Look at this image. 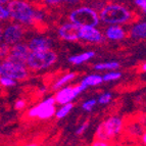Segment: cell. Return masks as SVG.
Segmentation results:
<instances>
[{
  "label": "cell",
  "instance_id": "cell-14",
  "mask_svg": "<svg viewBox=\"0 0 146 146\" xmlns=\"http://www.w3.org/2000/svg\"><path fill=\"white\" fill-rule=\"evenodd\" d=\"M30 51L32 52H41L48 50L51 47V41L46 38H34L30 41L29 45Z\"/></svg>",
  "mask_w": 146,
  "mask_h": 146
},
{
  "label": "cell",
  "instance_id": "cell-7",
  "mask_svg": "<svg viewBox=\"0 0 146 146\" xmlns=\"http://www.w3.org/2000/svg\"><path fill=\"white\" fill-rule=\"evenodd\" d=\"M0 68H1V76L3 77H7L15 81H24L29 78V68L23 64L4 60L0 64Z\"/></svg>",
  "mask_w": 146,
  "mask_h": 146
},
{
  "label": "cell",
  "instance_id": "cell-37",
  "mask_svg": "<svg viewBox=\"0 0 146 146\" xmlns=\"http://www.w3.org/2000/svg\"><path fill=\"white\" fill-rule=\"evenodd\" d=\"M24 146H38L37 144H26V145H24Z\"/></svg>",
  "mask_w": 146,
  "mask_h": 146
},
{
  "label": "cell",
  "instance_id": "cell-17",
  "mask_svg": "<svg viewBox=\"0 0 146 146\" xmlns=\"http://www.w3.org/2000/svg\"><path fill=\"white\" fill-rule=\"evenodd\" d=\"M131 36L133 38H137V39L146 38V22L140 23L132 28Z\"/></svg>",
  "mask_w": 146,
  "mask_h": 146
},
{
  "label": "cell",
  "instance_id": "cell-6",
  "mask_svg": "<svg viewBox=\"0 0 146 146\" xmlns=\"http://www.w3.org/2000/svg\"><path fill=\"white\" fill-rule=\"evenodd\" d=\"M70 21L80 27H96L99 24V15L93 8L82 6L70 15Z\"/></svg>",
  "mask_w": 146,
  "mask_h": 146
},
{
  "label": "cell",
  "instance_id": "cell-21",
  "mask_svg": "<svg viewBox=\"0 0 146 146\" xmlns=\"http://www.w3.org/2000/svg\"><path fill=\"white\" fill-rule=\"evenodd\" d=\"M73 107H74V104L72 102H68V103H66V104H63V106L61 107L60 110H57V111L55 112L56 117H57V119H62V117H64L66 115H68V112L71 111Z\"/></svg>",
  "mask_w": 146,
  "mask_h": 146
},
{
  "label": "cell",
  "instance_id": "cell-30",
  "mask_svg": "<svg viewBox=\"0 0 146 146\" xmlns=\"http://www.w3.org/2000/svg\"><path fill=\"white\" fill-rule=\"evenodd\" d=\"M111 146H138V145H132V144H127V143H125V142H119V141H117V142H113V143L111 144Z\"/></svg>",
  "mask_w": 146,
  "mask_h": 146
},
{
  "label": "cell",
  "instance_id": "cell-9",
  "mask_svg": "<svg viewBox=\"0 0 146 146\" xmlns=\"http://www.w3.org/2000/svg\"><path fill=\"white\" fill-rule=\"evenodd\" d=\"M86 88H87V86H85L82 83L76 86L63 88L55 94V96H54L55 101L58 104H66V103L71 102L74 98L77 97L82 91L85 90Z\"/></svg>",
  "mask_w": 146,
  "mask_h": 146
},
{
  "label": "cell",
  "instance_id": "cell-12",
  "mask_svg": "<svg viewBox=\"0 0 146 146\" xmlns=\"http://www.w3.org/2000/svg\"><path fill=\"white\" fill-rule=\"evenodd\" d=\"M81 27L73 23H66L58 29V35L66 41H77L80 40Z\"/></svg>",
  "mask_w": 146,
  "mask_h": 146
},
{
  "label": "cell",
  "instance_id": "cell-1",
  "mask_svg": "<svg viewBox=\"0 0 146 146\" xmlns=\"http://www.w3.org/2000/svg\"><path fill=\"white\" fill-rule=\"evenodd\" d=\"M6 9L9 17L25 25H34L36 27L42 22L41 12L36 11L29 2L24 0H12L7 4Z\"/></svg>",
  "mask_w": 146,
  "mask_h": 146
},
{
  "label": "cell",
  "instance_id": "cell-32",
  "mask_svg": "<svg viewBox=\"0 0 146 146\" xmlns=\"http://www.w3.org/2000/svg\"><path fill=\"white\" fill-rule=\"evenodd\" d=\"M141 142H142V144H143V145L146 146V130L144 131L143 135L141 136Z\"/></svg>",
  "mask_w": 146,
  "mask_h": 146
},
{
  "label": "cell",
  "instance_id": "cell-5",
  "mask_svg": "<svg viewBox=\"0 0 146 146\" xmlns=\"http://www.w3.org/2000/svg\"><path fill=\"white\" fill-rule=\"evenodd\" d=\"M57 59L55 52L48 49L41 52H30L26 66L30 71H39L51 66Z\"/></svg>",
  "mask_w": 146,
  "mask_h": 146
},
{
  "label": "cell",
  "instance_id": "cell-26",
  "mask_svg": "<svg viewBox=\"0 0 146 146\" xmlns=\"http://www.w3.org/2000/svg\"><path fill=\"white\" fill-rule=\"evenodd\" d=\"M113 142H108V141H102V140H95L92 142L91 146H111Z\"/></svg>",
  "mask_w": 146,
  "mask_h": 146
},
{
  "label": "cell",
  "instance_id": "cell-38",
  "mask_svg": "<svg viewBox=\"0 0 146 146\" xmlns=\"http://www.w3.org/2000/svg\"><path fill=\"white\" fill-rule=\"evenodd\" d=\"M0 76H1V68H0Z\"/></svg>",
  "mask_w": 146,
  "mask_h": 146
},
{
  "label": "cell",
  "instance_id": "cell-22",
  "mask_svg": "<svg viewBox=\"0 0 146 146\" xmlns=\"http://www.w3.org/2000/svg\"><path fill=\"white\" fill-rule=\"evenodd\" d=\"M121 76H122V74L119 73V72H111V73L105 74V75L102 77V80L104 81V82L115 81V80H117V79L121 78Z\"/></svg>",
  "mask_w": 146,
  "mask_h": 146
},
{
  "label": "cell",
  "instance_id": "cell-15",
  "mask_svg": "<svg viewBox=\"0 0 146 146\" xmlns=\"http://www.w3.org/2000/svg\"><path fill=\"white\" fill-rule=\"evenodd\" d=\"M105 35L110 40H121L126 35L125 31L117 26H111L105 31Z\"/></svg>",
  "mask_w": 146,
  "mask_h": 146
},
{
  "label": "cell",
  "instance_id": "cell-34",
  "mask_svg": "<svg viewBox=\"0 0 146 146\" xmlns=\"http://www.w3.org/2000/svg\"><path fill=\"white\" fill-rule=\"evenodd\" d=\"M3 40V29H2V27L0 26V42L2 41Z\"/></svg>",
  "mask_w": 146,
  "mask_h": 146
},
{
  "label": "cell",
  "instance_id": "cell-28",
  "mask_svg": "<svg viewBox=\"0 0 146 146\" xmlns=\"http://www.w3.org/2000/svg\"><path fill=\"white\" fill-rule=\"evenodd\" d=\"M134 1L144 12H146V0H134Z\"/></svg>",
  "mask_w": 146,
  "mask_h": 146
},
{
  "label": "cell",
  "instance_id": "cell-29",
  "mask_svg": "<svg viewBox=\"0 0 146 146\" xmlns=\"http://www.w3.org/2000/svg\"><path fill=\"white\" fill-rule=\"evenodd\" d=\"M88 126H89V124H88V122H86V123H84L82 126L79 128L78 130H77V134L78 135H81V134H83L84 132H85V130L88 128Z\"/></svg>",
  "mask_w": 146,
  "mask_h": 146
},
{
  "label": "cell",
  "instance_id": "cell-16",
  "mask_svg": "<svg viewBox=\"0 0 146 146\" xmlns=\"http://www.w3.org/2000/svg\"><path fill=\"white\" fill-rule=\"evenodd\" d=\"M95 55V52L93 51H88L84 52V53L78 54V55H73L68 58V61L74 64H80V63H83L85 61L89 60L90 58H92L93 56Z\"/></svg>",
  "mask_w": 146,
  "mask_h": 146
},
{
  "label": "cell",
  "instance_id": "cell-4",
  "mask_svg": "<svg viewBox=\"0 0 146 146\" xmlns=\"http://www.w3.org/2000/svg\"><path fill=\"white\" fill-rule=\"evenodd\" d=\"M123 119L119 117H110L99 125L95 133V140L113 142L115 139L122 133Z\"/></svg>",
  "mask_w": 146,
  "mask_h": 146
},
{
  "label": "cell",
  "instance_id": "cell-2",
  "mask_svg": "<svg viewBox=\"0 0 146 146\" xmlns=\"http://www.w3.org/2000/svg\"><path fill=\"white\" fill-rule=\"evenodd\" d=\"M145 115L138 113V115H129L123 119V130L119 134V142L138 141L146 130Z\"/></svg>",
  "mask_w": 146,
  "mask_h": 146
},
{
  "label": "cell",
  "instance_id": "cell-20",
  "mask_svg": "<svg viewBox=\"0 0 146 146\" xmlns=\"http://www.w3.org/2000/svg\"><path fill=\"white\" fill-rule=\"evenodd\" d=\"M119 68V62H101L95 64L94 68L95 70H99V71H102V70H117Z\"/></svg>",
  "mask_w": 146,
  "mask_h": 146
},
{
  "label": "cell",
  "instance_id": "cell-23",
  "mask_svg": "<svg viewBox=\"0 0 146 146\" xmlns=\"http://www.w3.org/2000/svg\"><path fill=\"white\" fill-rule=\"evenodd\" d=\"M110 99H111V94H110V93H105V94L100 96L98 101H99V103H101V104H107V103L110 101Z\"/></svg>",
  "mask_w": 146,
  "mask_h": 146
},
{
  "label": "cell",
  "instance_id": "cell-18",
  "mask_svg": "<svg viewBox=\"0 0 146 146\" xmlns=\"http://www.w3.org/2000/svg\"><path fill=\"white\" fill-rule=\"evenodd\" d=\"M76 76H77V74H76V73L66 74V75L62 76L59 80H57L55 83H54L52 89H53V90H57V89H59V88L62 87L63 85H66V83H68V82H71L72 80H74V79L76 78Z\"/></svg>",
  "mask_w": 146,
  "mask_h": 146
},
{
  "label": "cell",
  "instance_id": "cell-13",
  "mask_svg": "<svg viewBox=\"0 0 146 146\" xmlns=\"http://www.w3.org/2000/svg\"><path fill=\"white\" fill-rule=\"evenodd\" d=\"M80 39L93 42V43H98L102 41L103 37L99 30H97L95 27H81Z\"/></svg>",
  "mask_w": 146,
  "mask_h": 146
},
{
  "label": "cell",
  "instance_id": "cell-11",
  "mask_svg": "<svg viewBox=\"0 0 146 146\" xmlns=\"http://www.w3.org/2000/svg\"><path fill=\"white\" fill-rule=\"evenodd\" d=\"M25 33V27L22 25L13 24L3 31V41L7 45H15L22 40Z\"/></svg>",
  "mask_w": 146,
  "mask_h": 146
},
{
  "label": "cell",
  "instance_id": "cell-8",
  "mask_svg": "<svg viewBox=\"0 0 146 146\" xmlns=\"http://www.w3.org/2000/svg\"><path fill=\"white\" fill-rule=\"evenodd\" d=\"M55 98L54 96L47 98L41 103L36 105L35 107H32L31 110L27 112L28 117H39L41 119H50L52 115H55Z\"/></svg>",
  "mask_w": 146,
  "mask_h": 146
},
{
  "label": "cell",
  "instance_id": "cell-31",
  "mask_svg": "<svg viewBox=\"0 0 146 146\" xmlns=\"http://www.w3.org/2000/svg\"><path fill=\"white\" fill-rule=\"evenodd\" d=\"M46 3L48 4H52V5H55V4H58V3L62 2L63 0H44Z\"/></svg>",
  "mask_w": 146,
  "mask_h": 146
},
{
  "label": "cell",
  "instance_id": "cell-25",
  "mask_svg": "<svg viewBox=\"0 0 146 146\" xmlns=\"http://www.w3.org/2000/svg\"><path fill=\"white\" fill-rule=\"evenodd\" d=\"M27 105V101L25 99H19L17 102L15 103V108L17 110H24L25 107Z\"/></svg>",
  "mask_w": 146,
  "mask_h": 146
},
{
  "label": "cell",
  "instance_id": "cell-10",
  "mask_svg": "<svg viewBox=\"0 0 146 146\" xmlns=\"http://www.w3.org/2000/svg\"><path fill=\"white\" fill-rule=\"evenodd\" d=\"M30 52L31 51H30L28 45L22 43H17L12 47H10L9 54H8L7 58L5 60H9L12 61V62L19 63V64L26 66V61H27Z\"/></svg>",
  "mask_w": 146,
  "mask_h": 146
},
{
  "label": "cell",
  "instance_id": "cell-33",
  "mask_svg": "<svg viewBox=\"0 0 146 146\" xmlns=\"http://www.w3.org/2000/svg\"><path fill=\"white\" fill-rule=\"evenodd\" d=\"M63 1L66 3H70V4H75V3H78L80 0H63Z\"/></svg>",
  "mask_w": 146,
  "mask_h": 146
},
{
  "label": "cell",
  "instance_id": "cell-3",
  "mask_svg": "<svg viewBox=\"0 0 146 146\" xmlns=\"http://www.w3.org/2000/svg\"><path fill=\"white\" fill-rule=\"evenodd\" d=\"M99 19L105 24H126L132 20V13L128 8L119 4H108L101 9Z\"/></svg>",
  "mask_w": 146,
  "mask_h": 146
},
{
  "label": "cell",
  "instance_id": "cell-24",
  "mask_svg": "<svg viewBox=\"0 0 146 146\" xmlns=\"http://www.w3.org/2000/svg\"><path fill=\"white\" fill-rule=\"evenodd\" d=\"M96 100L95 99H91V100H89V101H86L85 103L83 104V110H87V111H90L91 110H92L93 107L95 106V104H96Z\"/></svg>",
  "mask_w": 146,
  "mask_h": 146
},
{
  "label": "cell",
  "instance_id": "cell-27",
  "mask_svg": "<svg viewBox=\"0 0 146 146\" xmlns=\"http://www.w3.org/2000/svg\"><path fill=\"white\" fill-rule=\"evenodd\" d=\"M8 17H9V12L7 11L6 8H4L3 6L0 5V21L7 20Z\"/></svg>",
  "mask_w": 146,
  "mask_h": 146
},
{
  "label": "cell",
  "instance_id": "cell-35",
  "mask_svg": "<svg viewBox=\"0 0 146 146\" xmlns=\"http://www.w3.org/2000/svg\"><path fill=\"white\" fill-rule=\"evenodd\" d=\"M141 68V71H142V72H146V63H143V64H142L141 68Z\"/></svg>",
  "mask_w": 146,
  "mask_h": 146
},
{
  "label": "cell",
  "instance_id": "cell-19",
  "mask_svg": "<svg viewBox=\"0 0 146 146\" xmlns=\"http://www.w3.org/2000/svg\"><path fill=\"white\" fill-rule=\"evenodd\" d=\"M103 82L102 77H100L99 75H91L87 76L83 81H82V84H84L85 86H96L99 85Z\"/></svg>",
  "mask_w": 146,
  "mask_h": 146
},
{
  "label": "cell",
  "instance_id": "cell-36",
  "mask_svg": "<svg viewBox=\"0 0 146 146\" xmlns=\"http://www.w3.org/2000/svg\"><path fill=\"white\" fill-rule=\"evenodd\" d=\"M10 0H0V3H7Z\"/></svg>",
  "mask_w": 146,
  "mask_h": 146
}]
</instances>
